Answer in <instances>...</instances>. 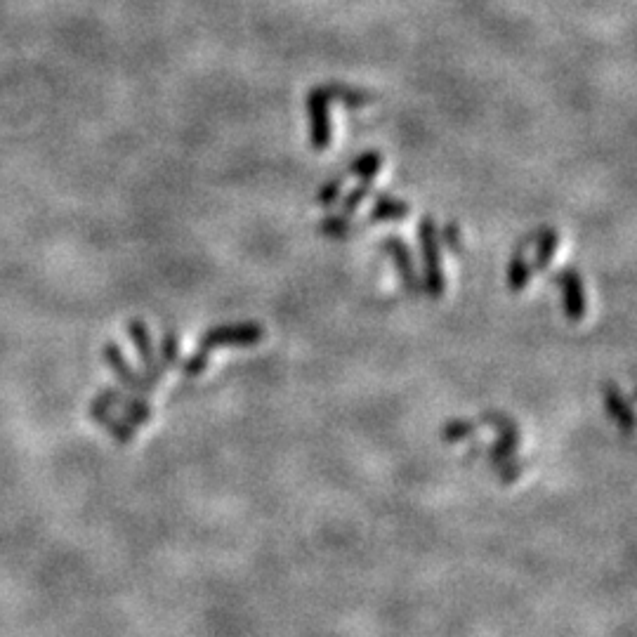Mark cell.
Wrapping results in <instances>:
<instances>
[{"instance_id": "1", "label": "cell", "mask_w": 637, "mask_h": 637, "mask_svg": "<svg viewBox=\"0 0 637 637\" xmlns=\"http://www.w3.org/2000/svg\"><path fill=\"white\" fill-rule=\"evenodd\" d=\"M418 241H420V260H423V284L430 300H439L444 295V272L442 258H439V232L432 215H425L418 225Z\"/></svg>"}, {"instance_id": "2", "label": "cell", "mask_w": 637, "mask_h": 637, "mask_svg": "<svg viewBox=\"0 0 637 637\" xmlns=\"http://www.w3.org/2000/svg\"><path fill=\"white\" fill-rule=\"evenodd\" d=\"M477 423L489 425V428H494L498 432L496 444L491 446L489 453H487L489 463L494 465V468H498V465L515 456L517 446H520V428H517L515 420H512L510 416H505V413H501V411L489 409V411L479 413Z\"/></svg>"}, {"instance_id": "3", "label": "cell", "mask_w": 637, "mask_h": 637, "mask_svg": "<svg viewBox=\"0 0 637 637\" xmlns=\"http://www.w3.org/2000/svg\"><path fill=\"white\" fill-rule=\"evenodd\" d=\"M265 338V328L255 321H241V324H222L213 326L203 333L199 340V347L206 352L218 350V347L236 345V347H246L255 345Z\"/></svg>"}, {"instance_id": "4", "label": "cell", "mask_w": 637, "mask_h": 637, "mask_svg": "<svg viewBox=\"0 0 637 637\" xmlns=\"http://www.w3.org/2000/svg\"><path fill=\"white\" fill-rule=\"evenodd\" d=\"M331 100H328L324 85H317L307 93V118H310V144L314 151H326L331 147Z\"/></svg>"}, {"instance_id": "5", "label": "cell", "mask_w": 637, "mask_h": 637, "mask_svg": "<svg viewBox=\"0 0 637 637\" xmlns=\"http://www.w3.org/2000/svg\"><path fill=\"white\" fill-rule=\"evenodd\" d=\"M553 281L562 288V302H564V317L571 324H579L586 317V286L579 269L562 267L553 274Z\"/></svg>"}, {"instance_id": "6", "label": "cell", "mask_w": 637, "mask_h": 637, "mask_svg": "<svg viewBox=\"0 0 637 637\" xmlns=\"http://www.w3.org/2000/svg\"><path fill=\"white\" fill-rule=\"evenodd\" d=\"M102 359L107 361L109 369L114 371V376L118 378V383H121L123 387H128V392L147 394V392H151L156 387L147 376H140V373H135L133 366H130V361L126 359V354H123L121 345L114 343V340H109V343L102 347Z\"/></svg>"}, {"instance_id": "7", "label": "cell", "mask_w": 637, "mask_h": 637, "mask_svg": "<svg viewBox=\"0 0 637 637\" xmlns=\"http://www.w3.org/2000/svg\"><path fill=\"white\" fill-rule=\"evenodd\" d=\"M380 251H383L387 258L394 262V267H397V274H399V279H402V286L406 288V293L418 295L423 284H420L411 248L406 246L404 241L399 239V236H387V239L380 241Z\"/></svg>"}, {"instance_id": "8", "label": "cell", "mask_w": 637, "mask_h": 637, "mask_svg": "<svg viewBox=\"0 0 637 637\" xmlns=\"http://www.w3.org/2000/svg\"><path fill=\"white\" fill-rule=\"evenodd\" d=\"M128 336L133 338L135 350H137V354H140V361L144 366V376H147L151 383L156 385L166 371H163V366L159 364V354H156L154 340H151L147 324H144L142 319H130L128 321Z\"/></svg>"}, {"instance_id": "9", "label": "cell", "mask_w": 637, "mask_h": 637, "mask_svg": "<svg viewBox=\"0 0 637 637\" xmlns=\"http://www.w3.org/2000/svg\"><path fill=\"white\" fill-rule=\"evenodd\" d=\"M97 402L109 406V409H121L126 413V418L135 425H144L151 420V406L147 399L137 397V394H126L123 390H116V387H104V390L97 394Z\"/></svg>"}, {"instance_id": "10", "label": "cell", "mask_w": 637, "mask_h": 637, "mask_svg": "<svg viewBox=\"0 0 637 637\" xmlns=\"http://www.w3.org/2000/svg\"><path fill=\"white\" fill-rule=\"evenodd\" d=\"M536 241V232L524 236V239L520 241V244L515 246V251H512L510 255V262H508V288L512 293H520L524 291V288L529 286L531 281V274H534V269H531V262H529V246Z\"/></svg>"}, {"instance_id": "11", "label": "cell", "mask_w": 637, "mask_h": 637, "mask_svg": "<svg viewBox=\"0 0 637 637\" xmlns=\"http://www.w3.org/2000/svg\"><path fill=\"white\" fill-rule=\"evenodd\" d=\"M88 413L97 420V423L102 425L104 430L109 432L111 437L116 439V442H121V444H130V442H133V437H135V425L130 423L128 418H116L114 413H111L109 406L100 404V402H97V399H95L93 404H90Z\"/></svg>"}, {"instance_id": "12", "label": "cell", "mask_w": 637, "mask_h": 637, "mask_svg": "<svg viewBox=\"0 0 637 637\" xmlns=\"http://www.w3.org/2000/svg\"><path fill=\"white\" fill-rule=\"evenodd\" d=\"M409 213L411 206L406 201L390 194H378L366 220H369L371 225H380V222H402Z\"/></svg>"}, {"instance_id": "13", "label": "cell", "mask_w": 637, "mask_h": 637, "mask_svg": "<svg viewBox=\"0 0 637 637\" xmlns=\"http://www.w3.org/2000/svg\"><path fill=\"white\" fill-rule=\"evenodd\" d=\"M604 406H607V413L609 418L614 420L619 428L626 432V435H630L633 432V411H630V406L626 402V397H623L621 387L616 383H607L604 385Z\"/></svg>"}, {"instance_id": "14", "label": "cell", "mask_w": 637, "mask_h": 637, "mask_svg": "<svg viewBox=\"0 0 637 637\" xmlns=\"http://www.w3.org/2000/svg\"><path fill=\"white\" fill-rule=\"evenodd\" d=\"M324 90L328 100H336L347 109H364L373 102L371 93H366V90L354 88V85H347V83H324Z\"/></svg>"}, {"instance_id": "15", "label": "cell", "mask_w": 637, "mask_h": 637, "mask_svg": "<svg viewBox=\"0 0 637 637\" xmlns=\"http://www.w3.org/2000/svg\"><path fill=\"white\" fill-rule=\"evenodd\" d=\"M536 255L534 262H531V269L534 272H545L553 262V255L557 251V244H560V234H557L555 227H543L536 232Z\"/></svg>"}, {"instance_id": "16", "label": "cell", "mask_w": 637, "mask_h": 637, "mask_svg": "<svg viewBox=\"0 0 637 637\" xmlns=\"http://www.w3.org/2000/svg\"><path fill=\"white\" fill-rule=\"evenodd\" d=\"M380 166H383V154L380 151H364L350 163L345 175L357 177V180H376Z\"/></svg>"}, {"instance_id": "17", "label": "cell", "mask_w": 637, "mask_h": 637, "mask_svg": "<svg viewBox=\"0 0 637 637\" xmlns=\"http://www.w3.org/2000/svg\"><path fill=\"white\" fill-rule=\"evenodd\" d=\"M319 232L328 236V239H350V236L357 232V225H354L350 215L328 213L326 218L319 222Z\"/></svg>"}, {"instance_id": "18", "label": "cell", "mask_w": 637, "mask_h": 637, "mask_svg": "<svg viewBox=\"0 0 637 637\" xmlns=\"http://www.w3.org/2000/svg\"><path fill=\"white\" fill-rule=\"evenodd\" d=\"M477 432V420H449L442 428V442L444 444H458L463 439L472 437Z\"/></svg>"}, {"instance_id": "19", "label": "cell", "mask_w": 637, "mask_h": 637, "mask_svg": "<svg viewBox=\"0 0 637 637\" xmlns=\"http://www.w3.org/2000/svg\"><path fill=\"white\" fill-rule=\"evenodd\" d=\"M156 354H159V364L163 366V371L173 369V366L177 364V357H180V340H177V333L173 331V328L163 331L161 347L156 350Z\"/></svg>"}, {"instance_id": "20", "label": "cell", "mask_w": 637, "mask_h": 637, "mask_svg": "<svg viewBox=\"0 0 637 637\" xmlns=\"http://www.w3.org/2000/svg\"><path fill=\"white\" fill-rule=\"evenodd\" d=\"M373 189V180H359L357 185H354V189L350 194L345 196V199H340V213L345 215H357V210L361 208V203H364V199H369Z\"/></svg>"}, {"instance_id": "21", "label": "cell", "mask_w": 637, "mask_h": 637, "mask_svg": "<svg viewBox=\"0 0 637 637\" xmlns=\"http://www.w3.org/2000/svg\"><path fill=\"white\" fill-rule=\"evenodd\" d=\"M345 173L331 177L326 185H321V189L317 192V203L321 208H333L340 201V194H343V185H345Z\"/></svg>"}, {"instance_id": "22", "label": "cell", "mask_w": 637, "mask_h": 637, "mask_svg": "<svg viewBox=\"0 0 637 637\" xmlns=\"http://www.w3.org/2000/svg\"><path fill=\"white\" fill-rule=\"evenodd\" d=\"M439 241L449 248L451 253H456L458 258L463 255V239H461V229H458L456 222H446V225L439 229Z\"/></svg>"}, {"instance_id": "23", "label": "cell", "mask_w": 637, "mask_h": 637, "mask_svg": "<svg viewBox=\"0 0 637 637\" xmlns=\"http://www.w3.org/2000/svg\"><path fill=\"white\" fill-rule=\"evenodd\" d=\"M208 357H210V352H206V350H196L192 357L189 359H185V364H182V376L185 378H196V376H201L203 371L208 369Z\"/></svg>"}, {"instance_id": "24", "label": "cell", "mask_w": 637, "mask_h": 637, "mask_svg": "<svg viewBox=\"0 0 637 637\" xmlns=\"http://www.w3.org/2000/svg\"><path fill=\"white\" fill-rule=\"evenodd\" d=\"M496 470H498V477H501L503 484H512L517 477L522 475L524 461H515V456H512V458H508V461H505V463L498 465Z\"/></svg>"}]
</instances>
